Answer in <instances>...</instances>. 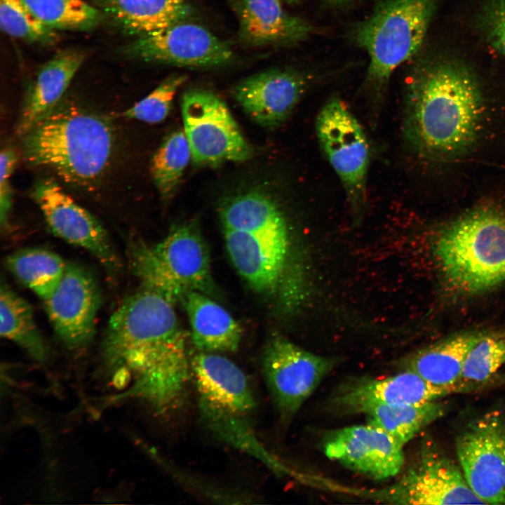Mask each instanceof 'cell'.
<instances>
[{"instance_id": "cell-10", "label": "cell", "mask_w": 505, "mask_h": 505, "mask_svg": "<svg viewBox=\"0 0 505 505\" xmlns=\"http://www.w3.org/2000/svg\"><path fill=\"white\" fill-rule=\"evenodd\" d=\"M375 492L376 499L403 504H485L468 484L459 464L426 440L416 461L394 485Z\"/></svg>"}, {"instance_id": "cell-11", "label": "cell", "mask_w": 505, "mask_h": 505, "mask_svg": "<svg viewBox=\"0 0 505 505\" xmlns=\"http://www.w3.org/2000/svg\"><path fill=\"white\" fill-rule=\"evenodd\" d=\"M335 361L310 352L284 337L267 344L262 358L264 381L281 417L290 419L332 370Z\"/></svg>"}, {"instance_id": "cell-1", "label": "cell", "mask_w": 505, "mask_h": 505, "mask_svg": "<svg viewBox=\"0 0 505 505\" xmlns=\"http://www.w3.org/2000/svg\"><path fill=\"white\" fill-rule=\"evenodd\" d=\"M101 353L119 398L139 400L161 416L184 405L191 363L185 333L166 297L144 288L126 298L109 321Z\"/></svg>"}, {"instance_id": "cell-12", "label": "cell", "mask_w": 505, "mask_h": 505, "mask_svg": "<svg viewBox=\"0 0 505 505\" xmlns=\"http://www.w3.org/2000/svg\"><path fill=\"white\" fill-rule=\"evenodd\" d=\"M124 52L146 62L189 67H220L235 58L227 42L186 20L139 36Z\"/></svg>"}, {"instance_id": "cell-7", "label": "cell", "mask_w": 505, "mask_h": 505, "mask_svg": "<svg viewBox=\"0 0 505 505\" xmlns=\"http://www.w3.org/2000/svg\"><path fill=\"white\" fill-rule=\"evenodd\" d=\"M315 128L320 147L340 180L354 215L360 217L367 203L370 148L367 135L345 103L329 99L320 109Z\"/></svg>"}, {"instance_id": "cell-30", "label": "cell", "mask_w": 505, "mask_h": 505, "mask_svg": "<svg viewBox=\"0 0 505 505\" xmlns=\"http://www.w3.org/2000/svg\"><path fill=\"white\" fill-rule=\"evenodd\" d=\"M190 160L191 149L184 130H175L166 137L153 156L150 168L163 199L173 196Z\"/></svg>"}, {"instance_id": "cell-18", "label": "cell", "mask_w": 505, "mask_h": 505, "mask_svg": "<svg viewBox=\"0 0 505 505\" xmlns=\"http://www.w3.org/2000/svg\"><path fill=\"white\" fill-rule=\"evenodd\" d=\"M301 74L288 69H272L240 81L232 95L257 123L274 128L292 114L306 90Z\"/></svg>"}, {"instance_id": "cell-2", "label": "cell", "mask_w": 505, "mask_h": 505, "mask_svg": "<svg viewBox=\"0 0 505 505\" xmlns=\"http://www.w3.org/2000/svg\"><path fill=\"white\" fill-rule=\"evenodd\" d=\"M483 106L479 83L465 65L442 61L422 66L407 85L405 142L424 160L454 159L476 140Z\"/></svg>"}, {"instance_id": "cell-13", "label": "cell", "mask_w": 505, "mask_h": 505, "mask_svg": "<svg viewBox=\"0 0 505 505\" xmlns=\"http://www.w3.org/2000/svg\"><path fill=\"white\" fill-rule=\"evenodd\" d=\"M32 196L51 231L67 243L86 249L109 271H116L120 260L100 221L70 197L51 178L38 181Z\"/></svg>"}, {"instance_id": "cell-19", "label": "cell", "mask_w": 505, "mask_h": 505, "mask_svg": "<svg viewBox=\"0 0 505 505\" xmlns=\"http://www.w3.org/2000/svg\"><path fill=\"white\" fill-rule=\"evenodd\" d=\"M223 229L268 238H288L289 227L275 194L262 186L241 189L225 197L219 206Z\"/></svg>"}, {"instance_id": "cell-9", "label": "cell", "mask_w": 505, "mask_h": 505, "mask_svg": "<svg viewBox=\"0 0 505 505\" xmlns=\"http://www.w3.org/2000/svg\"><path fill=\"white\" fill-rule=\"evenodd\" d=\"M183 130L199 166H216L227 161H244L252 148L242 135L225 102L213 92L193 88L181 102Z\"/></svg>"}, {"instance_id": "cell-33", "label": "cell", "mask_w": 505, "mask_h": 505, "mask_svg": "<svg viewBox=\"0 0 505 505\" xmlns=\"http://www.w3.org/2000/svg\"><path fill=\"white\" fill-rule=\"evenodd\" d=\"M186 81L185 75L168 76L149 95L126 109L123 116L148 123L163 121L170 113L175 94Z\"/></svg>"}, {"instance_id": "cell-35", "label": "cell", "mask_w": 505, "mask_h": 505, "mask_svg": "<svg viewBox=\"0 0 505 505\" xmlns=\"http://www.w3.org/2000/svg\"><path fill=\"white\" fill-rule=\"evenodd\" d=\"M482 22L489 41L505 55V0H494L485 10Z\"/></svg>"}, {"instance_id": "cell-20", "label": "cell", "mask_w": 505, "mask_h": 505, "mask_svg": "<svg viewBox=\"0 0 505 505\" xmlns=\"http://www.w3.org/2000/svg\"><path fill=\"white\" fill-rule=\"evenodd\" d=\"M223 230L227 250L238 273L260 292L275 288L286 262L289 238Z\"/></svg>"}, {"instance_id": "cell-5", "label": "cell", "mask_w": 505, "mask_h": 505, "mask_svg": "<svg viewBox=\"0 0 505 505\" xmlns=\"http://www.w3.org/2000/svg\"><path fill=\"white\" fill-rule=\"evenodd\" d=\"M434 0H382L354 29L370 58L365 83L380 102L391 74L421 47L434 11Z\"/></svg>"}, {"instance_id": "cell-32", "label": "cell", "mask_w": 505, "mask_h": 505, "mask_svg": "<svg viewBox=\"0 0 505 505\" xmlns=\"http://www.w3.org/2000/svg\"><path fill=\"white\" fill-rule=\"evenodd\" d=\"M0 27L8 35L29 43H51L55 33L41 23L21 0H0Z\"/></svg>"}, {"instance_id": "cell-17", "label": "cell", "mask_w": 505, "mask_h": 505, "mask_svg": "<svg viewBox=\"0 0 505 505\" xmlns=\"http://www.w3.org/2000/svg\"><path fill=\"white\" fill-rule=\"evenodd\" d=\"M462 393L456 387H443L425 380L415 372L405 369L386 377H360L342 382L332 393L331 410L345 414H360L374 405H422Z\"/></svg>"}, {"instance_id": "cell-29", "label": "cell", "mask_w": 505, "mask_h": 505, "mask_svg": "<svg viewBox=\"0 0 505 505\" xmlns=\"http://www.w3.org/2000/svg\"><path fill=\"white\" fill-rule=\"evenodd\" d=\"M459 383L471 392L505 383V332L483 335L466 357Z\"/></svg>"}, {"instance_id": "cell-14", "label": "cell", "mask_w": 505, "mask_h": 505, "mask_svg": "<svg viewBox=\"0 0 505 505\" xmlns=\"http://www.w3.org/2000/svg\"><path fill=\"white\" fill-rule=\"evenodd\" d=\"M43 302L52 326L66 346L80 349L89 344L95 335L101 295L87 269L67 264L58 285Z\"/></svg>"}, {"instance_id": "cell-37", "label": "cell", "mask_w": 505, "mask_h": 505, "mask_svg": "<svg viewBox=\"0 0 505 505\" xmlns=\"http://www.w3.org/2000/svg\"><path fill=\"white\" fill-rule=\"evenodd\" d=\"M280 1H283V0H280ZM283 1H285L289 2V3H297V2H298V1H300V0H283Z\"/></svg>"}, {"instance_id": "cell-3", "label": "cell", "mask_w": 505, "mask_h": 505, "mask_svg": "<svg viewBox=\"0 0 505 505\" xmlns=\"http://www.w3.org/2000/svg\"><path fill=\"white\" fill-rule=\"evenodd\" d=\"M22 137L29 164L48 168L66 183L87 189L102 177L114 147L107 119L72 102H60Z\"/></svg>"}, {"instance_id": "cell-24", "label": "cell", "mask_w": 505, "mask_h": 505, "mask_svg": "<svg viewBox=\"0 0 505 505\" xmlns=\"http://www.w3.org/2000/svg\"><path fill=\"white\" fill-rule=\"evenodd\" d=\"M181 302L186 310L191 339L201 351L233 352L241 339V328L221 305L201 292L189 291Z\"/></svg>"}, {"instance_id": "cell-15", "label": "cell", "mask_w": 505, "mask_h": 505, "mask_svg": "<svg viewBox=\"0 0 505 505\" xmlns=\"http://www.w3.org/2000/svg\"><path fill=\"white\" fill-rule=\"evenodd\" d=\"M404 445L371 424L329 432L323 441L325 456L375 480L396 476L405 462Z\"/></svg>"}, {"instance_id": "cell-31", "label": "cell", "mask_w": 505, "mask_h": 505, "mask_svg": "<svg viewBox=\"0 0 505 505\" xmlns=\"http://www.w3.org/2000/svg\"><path fill=\"white\" fill-rule=\"evenodd\" d=\"M34 15L52 29L85 30L95 26L99 11L83 0H21Z\"/></svg>"}, {"instance_id": "cell-28", "label": "cell", "mask_w": 505, "mask_h": 505, "mask_svg": "<svg viewBox=\"0 0 505 505\" xmlns=\"http://www.w3.org/2000/svg\"><path fill=\"white\" fill-rule=\"evenodd\" d=\"M67 265L58 254L39 248L18 250L6 260L10 271L43 300L55 290Z\"/></svg>"}, {"instance_id": "cell-27", "label": "cell", "mask_w": 505, "mask_h": 505, "mask_svg": "<svg viewBox=\"0 0 505 505\" xmlns=\"http://www.w3.org/2000/svg\"><path fill=\"white\" fill-rule=\"evenodd\" d=\"M0 316L1 337L18 344L36 361L46 359L48 349L36 324L32 306L3 281Z\"/></svg>"}, {"instance_id": "cell-22", "label": "cell", "mask_w": 505, "mask_h": 505, "mask_svg": "<svg viewBox=\"0 0 505 505\" xmlns=\"http://www.w3.org/2000/svg\"><path fill=\"white\" fill-rule=\"evenodd\" d=\"M84 58L81 52L65 50L41 67L25 97L18 122V135L22 136L60 103Z\"/></svg>"}, {"instance_id": "cell-26", "label": "cell", "mask_w": 505, "mask_h": 505, "mask_svg": "<svg viewBox=\"0 0 505 505\" xmlns=\"http://www.w3.org/2000/svg\"><path fill=\"white\" fill-rule=\"evenodd\" d=\"M447 410L440 400L422 405H374L363 408L369 424L405 445L422 430L443 417Z\"/></svg>"}, {"instance_id": "cell-6", "label": "cell", "mask_w": 505, "mask_h": 505, "mask_svg": "<svg viewBox=\"0 0 505 505\" xmlns=\"http://www.w3.org/2000/svg\"><path fill=\"white\" fill-rule=\"evenodd\" d=\"M130 262L144 288L173 303L189 291L202 292L210 286L209 252L194 222L174 226L156 245L135 244Z\"/></svg>"}, {"instance_id": "cell-16", "label": "cell", "mask_w": 505, "mask_h": 505, "mask_svg": "<svg viewBox=\"0 0 505 505\" xmlns=\"http://www.w3.org/2000/svg\"><path fill=\"white\" fill-rule=\"evenodd\" d=\"M203 422L248 418L256 403L244 372L227 358L201 351L190 361Z\"/></svg>"}, {"instance_id": "cell-21", "label": "cell", "mask_w": 505, "mask_h": 505, "mask_svg": "<svg viewBox=\"0 0 505 505\" xmlns=\"http://www.w3.org/2000/svg\"><path fill=\"white\" fill-rule=\"evenodd\" d=\"M232 1L238 19V38L246 46L291 44L311 32L307 22L285 12L280 0Z\"/></svg>"}, {"instance_id": "cell-8", "label": "cell", "mask_w": 505, "mask_h": 505, "mask_svg": "<svg viewBox=\"0 0 505 505\" xmlns=\"http://www.w3.org/2000/svg\"><path fill=\"white\" fill-rule=\"evenodd\" d=\"M466 480L485 504H505V406L472 416L454 438Z\"/></svg>"}, {"instance_id": "cell-25", "label": "cell", "mask_w": 505, "mask_h": 505, "mask_svg": "<svg viewBox=\"0 0 505 505\" xmlns=\"http://www.w3.org/2000/svg\"><path fill=\"white\" fill-rule=\"evenodd\" d=\"M119 25L138 36L186 20L191 14L187 0H105Z\"/></svg>"}, {"instance_id": "cell-34", "label": "cell", "mask_w": 505, "mask_h": 505, "mask_svg": "<svg viewBox=\"0 0 505 505\" xmlns=\"http://www.w3.org/2000/svg\"><path fill=\"white\" fill-rule=\"evenodd\" d=\"M18 156L11 147H5L0 155V223L1 228L9 226V215L12 207L13 190L11 177L17 163Z\"/></svg>"}, {"instance_id": "cell-36", "label": "cell", "mask_w": 505, "mask_h": 505, "mask_svg": "<svg viewBox=\"0 0 505 505\" xmlns=\"http://www.w3.org/2000/svg\"><path fill=\"white\" fill-rule=\"evenodd\" d=\"M326 3L333 6H344L354 2L356 0H324Z\"/></svg>"}, {"instance_id": "cell-23", "label": "cell", "mask_w": 505, "mask_h": 505, "mask_svg": "<svg viewBox=\"0 0 505 505\" xmlns=\"http://www.w3.org/2000/svg\"><path fill=\"white\" fill-rule=\"evenodd\" d=\"M484 334L463 332L431 344L410 355L404 363L405 368L434 385L471 392L459 381L470 350Z\"/></svg>"}, {"instance_id": "cell-4", "label": "cell", "mask_w": 505, "mask_h": 505, "mask_svg": "<svg viewBox=\"0 0 505 505\" xmlns=\"http://www.w3.org/2000/svg\"><path fill=\"white\" fill-rule=\"evenodd\" d=\"M433 249L454 289L470 294L492 289L505 281V214L485 208L464 215L438 234Z\"/></svg>"}]
</instances>
